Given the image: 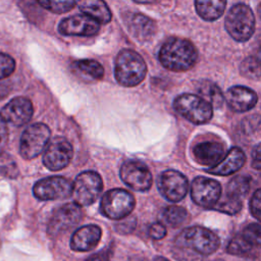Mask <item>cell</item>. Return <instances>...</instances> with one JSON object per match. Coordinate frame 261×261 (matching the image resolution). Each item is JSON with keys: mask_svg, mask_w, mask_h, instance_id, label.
I'll return each mask as SVG.
<instances>
[{"mask_svg": "<svg viewBox=\"0 0 261 261\" xmlns=\"http://www.w3.org/2000/svg\"><path fill=\"white\" fill-rule=\"evenodd\" d=\"M221 196L220 184L205 176L196 177L191 186V198L193 202L203 208L212 209Z\"/></svg>", "mask_w": 261, "mask_h": 261, "instance_id": "cell-13", "label": "cell"}, {"mask_svg": "<svg viewBox=\"0 0 261 261\" xmlns=\"http://www.w3.org/2000/svg\"><path fill=\"white\" fill-rule=\"evenodd\" d=\"M120 178L127 187L138 192H147L153 181L147 165L138 160H127L121 165Z\"/></svg>", "mask_w": 261, "mask_h": 261, "instance_id": "cell-10", "label": "cell"}, {"mask_svg": "<svg viewBox=\"0 0 261 261\" xmlns=\"http://www.w3.org/2000/svg\"><path fill=\"white\" fill-rule=\"evenodd\" d=\"M58 31L64 36L90 37L100 31V23L86 14H75L62 19Z\"/></svg>", "mask_w": 261, "mask_h": 261, "instance_id": "cell-15", "label": "cell"}, {"mask_svg": "<svg viewBox=\"0 0 261 261\" xmlns=\"http://www.w3.org/2000/svg\"><path fill=\"white\" fill-rule=\"evenodd\" d=\"M146 73L147 65L139 53L130 49H123L117 54L114 75L119 85L135 87L145 79Z\"/></svg>", "mask_w": 261, "mask_h": 261, "instance_id": "cell-2", "label": "cell"}, {"mask_svg": "<svg viewBox=\"0 0 261 261\" xmlns=\"http://www.w3.org/2000/svg\"><path fill=\"white\" fill-rule=\"evenodd\" d=\"M158 56L165 68L172 71H186L196 63L198 52L190 41L173 37L162 45Z\"/></svg>", "mask_w": 261, "mask_h": 261, "instance_id": "cell-1", "label": "cell"}, {"mask_svg": "<svg viewBox=\"0 0 261 261\" xmlns=\"http://www.w3.org/2000/svg\"><path fill=\"white\" fill-rule=\"evenodd\" d=\"M0 173L7 177H16L18 174V168L14 159L7 153H0Z\"/></svg>", "mask_w": 261, "mask_h": 261, "instance_id": "cell-32", "label": "cell"}, {"mask_svg": "<svg viewBox=\"0 0 261 261\" xmlns=\"http://www.w3.org/2000/svg\"><path fill=\"white\" fill-rule=\"evenodd\" d=\"M101 239V228L89 224L77 228L71 236L70 248L77 252H87L94 249Z\"/></svg>", "mask_w": 261, "mask_h": 261, "instance_id": "cell-18", "label": "cell"}, {"mask_svg": "<svg viewBox=\"0 0 261 261\" xmlns=\"http://www.w3.org/2000/svg\"><path fill=\"white\" fill-rule=\"evenodd\" d=\"M8 137V129H7V122L2 118L0 115V145L5 143Z\"/></svg>", "mask_w": 261, "mask_h": 261, "instance_id": "cell-40", "label": "cell"}, {"mask_svg": "<svg viewBox=\"0 0 261 261\" xmlns=\"http://www.w3.org/2000/svg\"><path fill=\"white\" fill-rule=\"evenodd\" d=\"M149 236L154 240H161L166 236V228L160 222L152 223L149 227Z\"/></svg>", "mask_w": 261, "mask_h": 261, "instance_id": "cell-36", "label": "cell"}, {"mask_svg": "<svg viewBox=\"0 0 261 261\" xmlns=\"http://www.w3.org/2000/svg\"><path fill=\"white\" fill-rule=\"evenodd\" d=\"M225 30L232 39L239 42L248 41L255 31V16L248 5H233L224 20Z\"/></svg>", "mask_w": 261, "mask_h": 261, "instance_id": "cell-3", "label": "cell"}, {"mask_svg": "<svg viewBox=\"0 0 261 261\" xmlns=\"http://www.w3.org/2000/svg\"><path fill=\"white\" fill-rule=\"evenodd\" d=\"M37 1L43 8L57 14L65 13L71 10V8H73L75 4V0H37Z\"/></svg>", "mask_w": 261, "mask_h": 261, "instance_id": "cell-29", "label": "cell"}, {"mask_svg": "<svg viewBox=\"0 0 261 261\" xmlns=\"http://www.w3.org/2000/svg\"><path fill=\"white\" fill-rule=\"evenodd\" d=\"M15 68L14 59L5 53L0 52V80L9 76Z\"/></svg>", "mask_w": 261, "mask_h": 261, "instance_id": "cell-34", "label": "cell"}, {"mask_svg": "<svg viewBox=\"0 0 261 261\" xmlns=\"http://www.w3.org/2000/svg\"><path fill=\"white\" fill-rule=\"evenodd\" d=\"M212 209H215L217 211H220V212H223V213H226L229 215H233L241 211L242 200L225 194L222 197L220 196L217 203L214 205V207Z\"/></svg>", "mask_w": 261, "mask_h": 261, "instance_id": "cell-26", "label": "cell"}, {"mask_svg": "<svg viewBox=\"0 0 261 261\" xmlns=\"http://www.w3.org/2000/svg\"><path fill=\"white\" fill-rule=\"evenodd\" d=\"M240 70L242 74L251 80L260 79V64L259 59L253 56H249L241 63Z\"/></svg>", "mask_w": 261, "mask_h": 261, "instance_id": "cell-31", "label": "cell"}, {"mask_svg": "<svg viewBox=\"0 0 261 261\" xmlns=\"http://www.w3.org/2000/svg\"><path fill=\"white\" fill-rule=\"evenodd\" d=\"M253 248L254 246L251 243H249L242 234H239L230 240L227 245L226 251L231 255L243 256L248 254Z\"/></svg>", "mask_w": 261, "mask_h": 261, "instance_id": "cell-30", "label": "cell"}, {"mask_svg": "<svg viewBox=\"0 0 261 261\" xmlns=\"http://www.w3.org/2000/svg\"><path fill=\"white\" fill-rule=\"evenodd\" d=\"M137 3H142V4H150V3H155L159 0H134Z\"/></svg>", "mask_w": 261, "mask_h": 261, "instance_id": "cell-41", "label": "cell"}, {"mask_svg": "<svg viewBox=\"0 0 261 261\" xmlns=\"http://www.w3.org/2000/svg\"><path fill=\"white\" fill-rule=\"evenodd\" d=\"M110 256H111V249L110 248H105L102 251L91 255L85 261H109Z\"/></svg>", "mask_w": 261, "mask_h": 261, "instance_id": "cell-38", "label": "cell"}, {"mask_svg": "<svg viewBox=\"0 0 261 261\" xmlns=\"http://www.w3.org/2000/svg\"><path fill=\"white\" fill-rule=\"evenodd\" d=\"M33 113V104L28 98L15 97L2 108L0 115L7 123L21 126L30 121Z\"/></svg>", "mask_w": 261, "mask_h": 261, "instance_id": "cell-16", "label": "cell"}, {"mask_svg": "<svg viewBox=\"0 0 261 261\" xmlns=\"http://www.w3.org/2000/svg\"><path fill=\"white\" fill-rule=\"evenodd\" d=\"M246 161L245 153L241 148L232 147L222 159L207 169L208 173L215 175H229L237 172Z\"/></svg>", "mask_w": 261, "mask_h": 261, "instance_id": "cell-19", "label": "cell"}, {"mask_svg": "<svg viewBox=\"0 0 261 261\" xmlns=\"http://www.w3.org/2000/svg\"><path fill=\"white\" fill-rule=\"evenodd\" d=\"M77 5L84 14L99 23L106 24L111 20V11L103 0H77Z\"/></svg>", "mask_w": 261, "mask_h": 261, "instance_id": "cell-22", "label": "cell"}, {"mask_svg": "<svg viewBox=\"0 0 261 261\" xmlns=\"http://www.w3.org/2000/svg\"><path fill=\"white\" fill-rule=\"evenodd\" d=\"M83 211L81 206L76 203H67L62 205L52 214L47 227V232L51 237L72 228L82 219Z\"/></svg>", "mask_w": 261, "mask_h": 261, "instance_id": "cell-9", "label": "cell"}, {"mask_svg": "<svg viewBox=\"0 0 261 261\" xmlns=\"http://www.w3.org/2000/svg\"><path fill=\"white\" fill-rule=\"evenodd\" d=\"M227 106L234 112H246L251 110L257 103V94L250 88L233 86L229 88L224 97Z\"/></svg>", "mask_w": 261, "mask_h": 261, "instance_id": "cell-17", "label": "cell"}, {"mask_svg": "<svg viewBox=\"0 0 261 261\" xmlns=\"http://www.w3.org/2000/svg\"><path fill=\"white\" fill-rule=\"evenodd\" d=\"M164 220L171 226H179L188 219V212L179 206H168L163 210Z\"/></svg>", "mask_w": 261, "mask_h": 261, "instance_id": "cell-27", "label": "cell"}, {"mask_svg": "<svg viewBox=\"0 0 261 261\" xmlns=\"http://www.w3.org/2000/svg\"><path fill=\"white\" fill-rule=\"evenodd\" d=\"M125 24L129 33L139 41L151 39L156 32V23L141 13H130L125 19Z\"/></svg>", "mask_w": 261, "mask_h": 261, "instance_id": "cell-20", "label": "cell"}, {"mask_svg": "<svg viewBox=\"0 0 261 261\" xmlns=\"http://www.w3.org/2000/svg\"><path fill=\"white\" fill-rule=\"evenodd\" d=\"M135 225H136L135 219L128 217V218L124 219L122 222L117 223V225H116V230H117L119 233H128V232H130V231L134 229Z\"/></svg>", "mask_w": 261, "mask_h": 261, "instance_id": "cell-37", "label": "cell"}, {"mask_svg": "<svg viewBox=\"0 0 261 261\" xmlns=\"http://www.w3.org/2000/svg\"><path fill=\"white\" fill-rule=\"evenodd\" d=\"M158 189L167 201L178 202L187 195L189 181L181 172L169 169L160 174Z\"/></svg>", "mask_w": 261, "mask_h": 261, "instance_id": "cell-14", "label": "cell"}, {"mask_svg": "<svg viewBox=\"0 0 261 261\" xmlns=\"http://www.w3.org/2000/svg\"><path fill=\"white\" fill-rule=\"evenodd\" d=\"M242 236L254 247L259 246L261 242V227L259 223L249 224L243 231Z\"/></svg>", "mask_w": 261, "mask_h": 261, "instance_id": "cell-33", "label": "cell"}, {"mask_svg": "<svg viewBox=\"0 0 261 261\" xmlns=\"http://www.w3.org/2000/svg\"><path fill=\"white\" fill-rule=\"evenodd\" d=\"M176 241L178 245L192 249L201 255L214 253L220 245L219 238L213 231L203 226L185 228Z\"/></svg>", "mask_w": 261, "mask_h": 261, "instance_id": "cell-5", "label": "cell"}, {"mask_svg": "<svg viewBox=\"0 0 261 261\" xmlns=\"http://www.w3.org/2000/svg\"><path fill=\"white\" fill-rule=\"evenodd\" d=\"M50 139L49 127L41 122L28 126L19 141V153L24 159H33L46 148Z\"/></svg>", "mask_w": 261, "mask_h": 261, "instance_id": "cell-8", "label": "cell"}, {"mask_svg": "<svg viewBox=\"0 0 261 261\" xmlns=\"http://www.w3.org/2000/svg\"><path fill=\"white\" fill-rule=\"evenodd\" d=\"M153 261H169L168 259H166L165 257H162V256H157L154 258Z\"/></svg>", "mask_w": 261, "mask_h": 261, "instance_id": "cell-42", "label": "cell"}, {"mask_svg": "<svg viewBox=\"0 0 261 261\" xmlns=\"http://www.w3.org/2000/svg\"><path fill=\"white\" fill-rule=\"evenodd\" d=\"M174 110L195 124L208 122L213 115L211 104L202 97L194 94H181L173 101Z\"/></svg>", "mask_w": 261, "mask_h": 261, "instance_id": "cell-4", "label": "cell"}, {"mask_svg": "<svg viewBox=\"0 0 261 261\" xmlns=\"http://www.w3.org/2000/svg\"><path fill=\"white\" fill-rule=\"evenodd\" d=\"M103 189L101 176L92 170L80 173L72 185L71 195L74 203L80 206H89L96 202Z\"/></svg>", "mask_w": 261, "mask_h": 261, "instance_id": "cell-7", "label": "cell"}, {"mask_svg": "<svg viewBox=\"0 0 261 261\" xmlns=\"http://www.w3.org/2000/svg\"><path fill=\"white\" fill-rule=\"evenodd\" d=\"M195 160L205 166H213L219 162L224 155V148L221 143L218 142H202L194 148Z\"/></svg>", "mask_w": 261, "mask_h": 261, "instance_id": "cell-21", "label": "cell"}, {"mask_svg": "<svg viewBox=\"0 0 261 261\" xmlns=\"http://www.w3.org/2000/svg\"><path fill=\"white\" fill-rule=\"evenodd\" d=\"M72 192V184L62 176H50L38 180L34 188V196L42 201L68 198Z\"/></svg>", "mask_w": 261, "mask_h": 261, "instance_id": "cell-11", "label": "cell"}, {"mask_svg": "<svg viewBox=\"0 0 261 261\" xmlns=\"http://www.w3.org/2000/svg\"><path fill=\"white\" fill-rule=\"evenodd\" d=\"M72 158V147L62 137H55L46 146L43 156L44 165L52 171L66 167Z\"/></svg>", "mask_w": 261, "mask_h": 261, "instance_id": "cell-12", "label": "cell"}, {"mask_svg": "<svg viewBox=\"0 0 261 261\" xmlns=\"http://www.w3.org/2000/svg\"><path fill=\"white\" fill-rule=\"evenodd\" d=\"M135 204V198L129 192L123 189H113L106 192L102 197L100 209L104 216L119 220L132 213Z\"/></svg>", "mask_w": 261, "mask_h": 261, "instance_id": "cell-6", "label": "cell"}, {"mask_svg": "<svg viewBox=\"0 0 261 261\" xmlns=\"http://www.w3.org/2000/svg\"><path fill=\"white\" fill-rule=\"evenodd\" d=\"M76 66L82 72L90 75L92 79L101 80L104 75L103 66L99 62H97L93 59L79 60L76 62Z\"/></svg>", "mask_w": 261, "mask_h": 261, "instance_id": "cell-28", "label": "cell"}, {"mask_svg": "<svg viewBox=\"0 0 261 261\" xmlns=\"http://www.w3.org/2000/svg\"><path fill=\"white\" fill-rule=\"evenodd\" d=\"M252 157H253V161H252V165L254 168L259 169L260 168V159H261V151H260V145H256V147L253 150L252 153Z\"/></svg>", "mask_w": 261, "mask_h": 261, "instance_id": "cell-39", "label": "cell"}, {"mask_svg": "<svg viewBox=\"0 0 261 261\" xmlns=\"http://www.w3.org/2000/svg\"><path fill=\"white\" fill-rule=\"evenodd\" d=\"M197 91L200 93L203 99L211 104V106L220 107L223 104L224 97L218 86L214 83L209 81H201L197 85Z\"/></svg>", "mask_w": 261, "mask_h": 261, "instance_id": "cell-24", "label": "cell"}, {"mask_svg": "<svg viewBox=\"0 0 261 261\" xmlns=\"http://www.w3.org/2000/svg\"><path fill=\"white\" fill-rule=\"evenodd\" d=\"M250 210L253 216L259 220L261 216V191L260 189L256 190L250 200Z\"/></svg>", "mask_w": 261, "mask_h": 261, "instance_id": "cell-35", "label": "cell"}, {"mask_svg": "<svg viewBox=\"0 0 261 261\" xmlns=\"http://www.w3.org/2000/svg\"><path fill=\"white\" fill-rule=\"evenodd\" d=\"M225 6L226 0H195L197 13L207 21L219 18L223 14Z\"/></svg>", "mask_w": 261, "mask_h": 261, "instance_id": "cell-23", "label": "cell"}, {"mask_svg": "<svg viewBox=\"0 0 261 261\" xmlns=\"http://www.w3.org/2000/svg\"><path fill=\"white\" fill-rule=\"evenodd\" d=\"M251 187V177L247 175H237L230 179L227 185L226 193L227 195L241 199L246 197Z\"/></svg>", "mask_w": 261, "mask_h": 261, "instance_id": "cell-25", "label": "cell"}]
</instances>
